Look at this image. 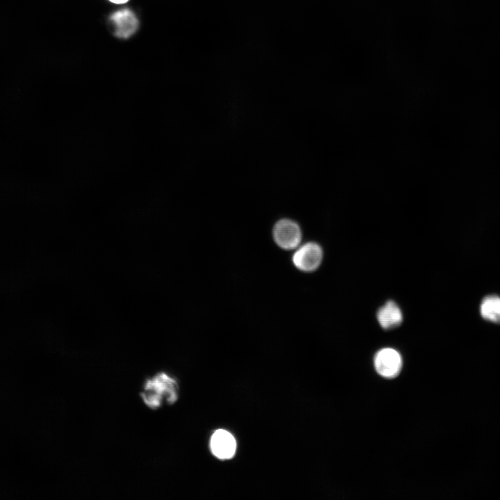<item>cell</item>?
I'll list each match as a JSON object with an SVG mask.
<instances>
[{"label": "cell", "mask_w": 500, "mask_h": 500, "mask_svg": "<svg viewBox=\"0 0 500 500\" xmlns=\"http://www.w3.org/2000/svg\"><path fill=\"white\" fill-rule=\"evenodd\" d=\"M323 257L320 246L314 242H308L301 246L294 253V265L301 271L312 272L321 264Z\"/></svg>", "instance_id": "277c9868"}, {"label": "cell", "mask_w": 500, "mask_h": 500, "mask_svg": "<svg viewBox=\"0 0 500 500\" xmlns=\"http://www.w3.org/2000/svg\"><path fill=\"white\" fill-rule=\"evenodd\" d=\"M377 319L382 328L390 329L401 324L403 315L398 305L392 301H389L378 310Z\"/></svg>", "instance_id": "52a82bcc"}, {"label": "cell", "mask_w": 500, "mask_h": 500, "mask_svg": "<svg viewBox=\"0 0 500 500\" xmlns=\"http://www.w3.org/2000/svg\"><path fill=\"white\" fill-rule=\"evenodd\" d=\"M178 390L176 379L162 372L145 380L140 397L149 408L157 410L164 404H174L178 399Z\"/></svg>", "instance_id": "6da1fadb"}, {"label": "cell", "mask_w": 500, "mask_h": 500, "mask_svg": "<svg viewBox=\"0 0 500 500\" xmlns=\"http://www.w3.org/2000/svg\"><path fill=\"white\" fill-rule=\"evenodd\" d=\"M482 317L493 322H500V297L490 296L485 298L481 304Z\"/></svg>", "instance_id": "ba28073f"}, {"label": "cell", "mask_w": 500, "mask_h": 500, "mask_svg": "<svg viewBox=\"0 0 500 500\" xmlns=\"http://www.w3.org/2000/svg\"><path fill=\"white\" fill-rule=\"evenodd\" d=\"M273 237L276 243L284 249H293L298 247L301 239L299 224L290 219H281L274 225Z\"/></svg>", "instance_id": "7a4b0ae2"}, {"label": "cell", "mask_w": 500, "mask_h": 500, "mask_svg": "<svg viewBox=\"0 0 500 500\" xmlns=\"http://www.w3.org/2000/svg\"><path fill=\"white\" fill-rule=\"evenodd\" d=\"M374 366L378 374L383 377L394 378L401 369L402 358L397 350L384 348L375 355Z\"/></svg>", "instance_id": "3957f363"}, {"label": "cell", "mask_w": 500, "mask_h": 500, "mask_svg": "<svg viewBox=\"0 0 500 500\" xmlns=\"http://www.w3.org/2000/svg\"><path fill=\"white\" fill-rule=\"evenodd\" d=\"M210 447L212 454L222 460L231 458L236 451V441L233 435L224 429H218L212 435Z\"/></svg>", "instance_id": "5b68a950"}, {"label": "cell", "mask_w": 500, "mask_h": 500, "mask_svg": "<svg viewBox=\"0 0 500 500\" xmlns=\"http://www.w3.org/2000/svg\"><path fill=\"white\" fill-rule=\"evenodd\" d=\"M110 19L115 27V34L122 38H127L138 28V21L135 15L128 9H124L113 13Z\"/></svg>", "instance_id": "8992f818"}, {"label": "cell", "mask_w": 500, "mask_h": 500, "mask_svg": "<svg viewBox=\"0 0 500 500\" xmlns=\"http://www.w3.org/2000/svg\"><path fill=\"white\" fill-rule=\"evenodd\" d=\"M110 1L115 3H122L126 2L128 0H110Z\"/></svg>", "instance_id": "9c48e42d"}]
</instances>
